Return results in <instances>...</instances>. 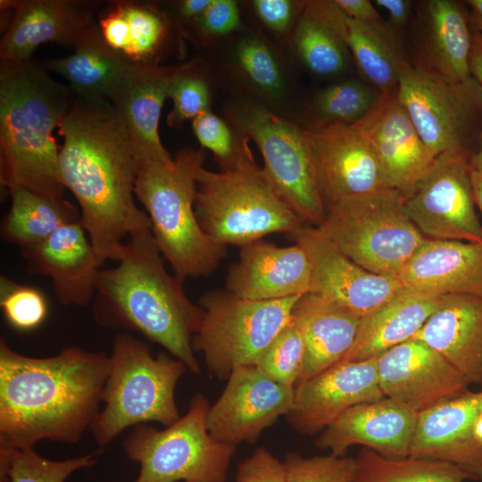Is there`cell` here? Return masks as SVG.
I'll return each instance as SVG.
<instances>
[{
    "instance_id": "13",
    "label": "cell",
    "mask_w": 482,
    "mask_h": 482,
    "mask_svg": "<svg viewBox=\"0 0 482 482\" xmlns=\"http://www.w3.org/2000/svg\"><path fill=\"white\" fill-rule=\"evenodd\" d=\"M471 170L465 154L440 155L415 190L404 197L410 219L427 238L482 242Z\"/></svg>"
},
{
    "instance_id": "17",
    "label": "cell",
    "mask_w": 482,
    "mask_h": 482,
    "mask_svg": "<svg viewBox=\"0 0 482 482\" xmlns=\"http://www.w3.org/2000/svg\"><path fill=\"white\" fill-rule=\"evenodd\" d=\"M103 5L85 0H1V10H12V19L0 40V60H31L44 43L74 47L97 23Z\"/></svg>"
},
{
    "instance_id": "14",
    "label": "cell",
    "mask_w": 482,
    "mask_h": 482,
    "mask_svg": "<svg viewBox=\"0 0 482 482\" xmlns=\"http://www.w3.org/2000/svg\"><path fill=\"white\" fill-rule=\"evenodd\" d=\"M303 128L325 207L343 198L389 187L371 144L353 124Z\"/></svg>"
},
{
    "instance_id": "1",
    "label": "cell",
    "mask_w": 482,
    "mask_h": 482,
    "mask_svg": "<svg viewBox=\"0 0 482 482\" xmlns=\"http://www.w3.org/2000/svg\"><path fill=\"white\" fill-rule=\"evenodd\" d=\"M58 132L61 179L79 204L80 223L101 264L118 262L122 240L152 227L133 199L137 162L128 131L108 99L75 96Z\"/></svg>"
},
{
    "instance_id": "40",
    "label": "cell",
    "mask_w": 482,
    "mask_h": 482,
    "mask_svg": "<svg viewBox=\"0 0 482 482\" xmlns=\"http://www.w3.org/2000/svg\"><path fill=\"white\" fill-rule=\"evenodd\" d=\"M378 96L356 80L332 84L314 98L312 110L316 120L313 124H353L370 111Z\"/></svg>"
},
{
    "instance_id": "47",
    "label": "cell",
    "mask_w": 482,
    "mask_h": 482,
    "mask_svg": "<svg viewBox=\"0 0 482 482\" xmlns=\"http://www.w3.org/2000/svg\"><path fill=\"white\" fill-rule=\"evenodd\" d=\"M237 482H287L285 464L260 447L238 464Z\"/></svg>"
},
{
    "instance_id": "16",
    "label": "cell",
    "mask_w": 482,
    "mask_h": 482,
    "mask_svg": "<svg viewBox=\"0 0 482 482\" xmlns=\"http://www.w3.org/2000/svg\"><path fill=\"white\" fill-rule=\"evenodd\" d=\"M287 237L305 252L312 269L311 292L363 317L403 285L398 277L372 273L342 253L320 226L303 225Z\"/></svg>"
},
{
    "instance_id": "38",
    "label": "cell",
    "mask_w": 482,
    "mask_h": 482,
    "mask_svg": "<svg viewBox=\"0 0 482 482\" xmlns=\"http://www.w3.org/2000/svg\"><path fill=\"white\" fill-rule=\"evenodd\" d=\"M95 463V454L52 461L34 447L0 449L1 482H65L75 471Z\"/></svg>"
},
{
    "instance_id": "32",
    "label": "cell",
    "mask_w": 482,
    "mask_h": 482,
    "mask_svg": "<svg viewBox=\"0 0 482 482\" xmlns=\"http://www.w3.org/2000/svg\"><path fill=\"white\" fill-rule=\"evenodd\" d=\"M73 49L66 57L42 63L48 71L63 77L75 96L108 99L130 63L107 45L98 23L82 36Z\"/></svg>"
},
{
    "instance_id": "51",
    "label": "cell",
    "mask_w": 482,
    "mask_h": 482,
    "mask_svg": "<svg viewBox=\"0 0 482 482\" xmlns=\"http://www.w3.org/2000/svg\"><path fill=\"white\" fill-rule=\"evenodd\" d=\"M465 3L470 7V22L482 33V0H468Z\"/></svg>"
},
{
    "instance_id": "46",
    "label": "cell",
    "mask_w": 482,
    "mask_h": 482,
    "mask_svg": "<svg viewBox=\"0 0 482 482\" xmlns=\"http://www.w3.org/2000/svg\"><path fill=\"white\" fill-rule=\"evenodd\" d=\"M251 3L260 21L279 36L292 34L303 4V1L294 0H253Z\"/></svg>"
},
{
    "instance_id": "18",
    "label": "cell",
    "mask_w": 482,
    "mask_h": 482,
    "mask_svg": "<svg viewBox=\"0 0 482 482\" xmlns=\"http://www.w3.org/2000/svg\"><path fill=\"white\" fill-rule=\"evenodd\" d=\"M371 144L389 187L410 195L433 168L436 157L418 134L397 91L380 94L353 124Z\"/></svg>"
},
{
    "instance_id": "19",
    "label": "cell",
    "mask_w": 482,
    "mask_h": 482,
    "mask_svg": "<svg viewBox=\"0 0 482 482\" xmlns=\"http://www.w3.org/2000/svg\"><path fill=\"white\" fill-rule=\"evenodd\" d=\"M378 376L385 397L415 412L469 391V384L437 352L411 338L378 357Z\"/></svg>"
},
{
    "instance_id": "25",
    "label": "cell",
    "mask_w": 482,
    "mask_h": 482,
    "mask_svg": "<svg viewBox=\"0 0 482 482\" xmlns=\"http://www.w3.org/2000/svg\"><path fill=\"white\" fill-rule=\"evenodd\" d=\"M175 70L176 65L130 64L108 98L128 131L136 162L173 158L161 141L158 127Z\"/></svg>"
},
{
    "instance_id": "8",
    "label": "cell",
    "mask_w": 482,
    "mask_h": 482,
    "mask_svg": "<svg viewBox=\"0 0 482 482\" xmlns=\"http://www.w3.org/2000/svg\"><path fill=\"white\" fill-rule=\"evenodd\" d=\"M325 209L320 227L342 253L375 274L398 277L427 239L410 219L404 196L390 187Z\"/></svg>"
},
{
    "instance_id": "43",
    "label": "cell",
    "mask_w": 482,
    "mask_h": 482,
    "mask_svg": "<svg viewBox=\"0 0 482 482\" xmlns=\"http://www.w3.org/2000/svg\"><path fill=\"white\" fill-rule=\"evenodd\" d=\"M192 129L201 147L210 150L220 170L236 166L242 150L243 137L211 110L192 120Z\"/></svg>"
},
{
    "instance_id": "6",
    "label": "cell",
    "mask_w": 482,
    "mask_h": 482,
    "mask_svg": "<svg viewBox=\"0 0 482 482\" xmlns=\"http://www.w3.org/2000/svg\"><path fill=\"white\" fill-rule=\"evenodd\" d=\"M235 167L219 172L202 167L196 179L195 212L214 243L244 246L274 233L291 234L304 225L278 194L243 136Z\"/></svg>"
},
{
    "instance_id": "9",
    "label": "cell",
    "mask_w": 482,
    "mask_h": 482,
    "mask_svg": "<svg viewBox=\"0 0 482 482\" xmlns=\"http://www.w3.org/2000/svg\"><path fill=\"white\" fill-rule=\"evenodd\" d=\"M209 407L206 397L197 394L187 413L165 428H134L123 450L139 464L135 482H227L236 446L212 436L206 422Z\"/></svg>"
},
{
    "instance_id": "28",
    "label": "cell",
    "mask_w": 482,
    "mask_h": 482,
    "mask_svg": "<svg viewBox=\"0 0 482 482\" xmlns=\"http://www.w3.org/2000/svg\"><path fill=\"white\" fill-rule=\"evenodd\" d=\"M412 338L442 355L469 385H482V297L446 295Z\"/></svg>"
},
{
    "instance_id": "55",
    "label": "cell",
    "mask_w": 482,
    "mask_h": 482,
    "mask_svg": "<svg viewBox=\"0 0 482 482\" xmlns=\"http://www.w3.org/2000/svg\"><path fill=\"white\" fill-rule=\"evenodd\" d=\"M481 413H482V406H481Z\"/></svg>"
},
{
    "instance_id": "7",
    "label": "cell",
    "mask_w": 482,
    "mask_h": 482,
    "mask_svg": "<svg viewBox=\"0 0 482 482\" xmlns=\"http://www.w3.org/2000/svg\"><path fill=\"white\" fill-rule=\"evenodd\" d=\"M188 370L163 352L154 356L149 345L129 335H118L109 355L103 403L91 429L96 443L110 444L129 427L157 422L168 427L179 418L175 388Z\"/></svg>"
},
{
    "instance_id": "34",
    "label": "cell",
    "mask_w": 482,
    "mask_h": 482,
    "mask_svg": "<svg viewBox=\"0 0 482 482\" xmlns=\"http://www.w3.org/2000/svg\"><path fill=\"white\" fill-rule=\"evenodd\" d=\"M11 205L1 224L2 237L27 252L62 226L80 220V212L63 197L42 195L23 187L9 188Z\"/></svg>"
},
{
    "instance_id": "48",
    "label": "cell",
    "mask_w": 482,
    "mask_h": 482,
    "mask_svg": "<svg viewBox=\"0 0 482 482\" xmlns=\"http://www.w3.org/2000/svg\"><path fill=\"white\" fill-rule=\"evenodd\" d=\"M347 17L362 21L378 22L382 18L369 0H335Z\"/></svg>"
},
{
    "instance_id": "15",
    "label": "cell",
    "mask_w": 482,
    "mask_h": 482,
    "mask_svg": "<svg viewBox=\"0 0 482 482\" xmlns=\"http://www.w3.org/2000/svg\"><path fill=\"white\" fill-rule=\"evenodd\" d=\"M227 380L206 418L210 434L220 442L253 444L293 405L295 387L270 378L255 366L236 368Z\"/></svg>"
},
{
    "instance_id": "31",
    "label": "cell",
    "mask_w": 482,
    "mask_h": 482,
    "mask_svg": "<svg viewBox=\"0 0 482 482\" xmlns=\"http://www.w3.org/2000/svg\"><path fill=\"white\" fill-rule=\"evenodd\" d=\"M346 19L335 0L303 1L292 44L298 60L312 74L329 78L345 69L350 53Z\"/></svg>"
},
{
    "instance_id": "53",
    "label": "cell",
    "mask_w": 482,
    "mask_h": 482,
    "mask_svg": "<svg viewBox=\"0 0 482 482\" xmlns=\"http://www.w3.org/2000/svg\"><path fill=\"white\" fill-rule=\"evenodd\" d=\"M469 162L471 170H482V134L480 136L478 149L470 156Z\"/></svg>"
},
{
    "instance_id": "50",
    "label": "cell",
    "mask_w": 482,
    "mask_h": 482,
    "mask_svg": "<svg viewBox=\"0 0 482 482\" xmlns=\"http://www.w3.org/2000/svg\"><path fill=\"white\" fill-rule=\"evenodd\" d=\"M469 70L472 79L482 93V33L472 35L471 48L469 58Z\"/></svg>"
},
{
    "instance_id": "4",
    "label": "cell",
    "mask_w": 482,
    "mask_h": 482,
    "mask_svg": "<svg viewBox=\"0 0 482 482\" xmlns=\"http://www.w3.org/2000/svg\"><path fill=\"white\" fill-rule=\"evenodd\" d=\"M74 100L42 62L0 60V179L8 189L63 197L54 131Z\"/></svg>"
},
{
    "instance_id": "44",
    "label": "cell",
    "mask_w": 482,
    "mask_h": 482,
    "mask_svg": "<svg viewBox=\"0 0 482 482\" xmlns=\"http://www.w3.org/2000/svg\"><path fill=\"white\" fill-rule=\"evenodd\" d=\"M283 462L287 482H354L358 469L356 458L331 453L308 458L288 453Z\"/></svg>"
},
{
    "instance_id": "54",
    "label": "cell",
    "mask_w": 482,
    "mask_h": 482,
    "mask_svg": "<svg viewBox=\"0 0 482 482\" xmlns=\"http://www.w3.org/2000/svg\"><path fill=\"white\" fill-rule=\"evenodd\" d=\"M474 434L478 441L482 445V413L478 415L475 421Z\"/></svg>"
},
{
    "instance_id": "12",
    "label": "cell",
    "mask_w": 482,
    "mask_h": 482,
    "mask_svg": "<svg viewBox=\"0 0 482 482\" xmlns=\"http://www.w3.org/2000/svg\"><path fill=\"white\" fill-rule=\"evenodd\" d=\"M397 96L426 146L436 158L465 154L482 93L471 79L452 82L425 65H408L402 72Z\"/></svg>"
},
{
    "instance_id": "20",
    "label": "cell",
    "mask_w": 482,
    "mask_h": 482,
    "mask_svg": "<svg viewBox=\"0 0 482 482\" xmlns=\"http://www.w3.org/2000/svg\"><path fill=\"white\" fill-rule=\"evenodd\" d=\"M383 397L378 357L338 362L295 387L294 403L286 416L297 432L314 435L351 407Z\"/></svg>"
},
{
    "instance_id": "2",
    "label": "cell",
    "mask_w": 482,
    "mask_h": 482,
    "mask_svg": "<svg viewBox=\"0 0 482 482\" xmlns=\"http://www.w3.org/2000/svg\"><path fill=\"white\" fill-rule=\"evenodd\" d=\"M109 355L67 347L36 358L0 342V449L42 440L74 444L103 403Z\"/></svg>"
},
{
    "instance_id": "36",
    "label": "cell",
    "mask_w": 482,
    "mask_h": 482,
    "mask_svg": "<svg viewBox=\"0 0 482 482\" xmlns=\"http://www.w3.org/2000/svg\"><path fill=\"white\" fill-rule=\"evenodd\" d=\"M346 38L362 75L378 87L380 94L397 91L400 76L409 63L393 29L383 21L370 22L347 17Z\"/></svg>"
},
{
    "instance_id": "24",
    "label": "cell",
    "mask_w": 482,
    "mask_h": 482,
    "mask_svg": "<svg viewBox=\"0 0 482 482\" xmlns=\"http://www.w3.org/2000/svg\"><path fill=\"white\" fill-rule=\"evenodd\" d=\"M311 287L309 259L295 243L278 246L261 239L244 245L226 277V290L257 301L302 296Z\"/></svg>"
},
{
    "instance_id": "5",
    "label": "cell",
    "mask_w": 482,
    "mask_h": 482,
    "mask_svg": "<svg viewBox=\"0 0 482 482\" xmlns=\"http://www.w3.org/2000/svg\"><path fill=\"white\" fill-rule=\"evenodd\" d=\"M205 156L203 147H183L171 160L137 162L135 195L151 220L162 255L182 280L209 276L227 254L226 246L205 235L195 212L196 179Z\"/></svg>"
},
{
    "instance_id": "45",
    "label": "cell",
    "mask_w": 482,
    "mask_h": 482,
    "mask_svg": "<svg viewBox=\"0 0 482 482\" xmlns=\"http://www.w3.org/2000/svg\"><path fill=\"white\" fill-rule=\"evenodd\" d=\"M241 12L237 1L212 0L204 12L184 31L183 37L194 34L202 41L224 37L237 31Z\"/></svg>"
},
{
    "instance_id": "21",
    "label": "cell",
    "mask_w": 482,
    "mask_h": 482,
    "mask_svg": "<svg viewBox=\"0 0 482 482\" xmlns=\"http://www.w3.org/2000/svg\"><path fill=\"white\" fill-rule=\"evenodd\" d=\"M482 390L467 391L418 413L409 456L451 463L482 482V445L474 434Z\"/></svg>"
},
{
    "instance_id": "42",
    "label": "cell",
    "mask_w": 482,
    "mask_h": 482,
    "mask_svg": "<svg viewBox=\"0 0 482 482\" xmlns=\"http://www.w3.org/2000/svg\"><path fill=\"white\" fill-rule=\"evenodd\" d=\"M0 306L6 321L21 331L37 328L46 320L48 303L41 291L0 278Z\"/></svg>"
},
{
    "instance_id": "30",
    "label": "cell",
    "mask_w": 482,
    "mask_h": 482,
    "mask_svg": "<svg viewBox=\"0 0 482 482\" xmlns=\"http://www.w3.org/2000/svg\"><path fill=\"white\" fill-rule=\"evenodd\" d=\"M292 315L302 329L304 341L303 363L297 386L345 356L356 338L362 317L313 293L299 298Z\"/></svg>"
},
{
    "instance_id": "41",
    "label": "cell",
    "mask_w": 482,
    "mask_h": 482,
    "mask_svg": "<svg viewBox=\"0 0 482 482\" xmlns=\"http://www.w3.org/2000/svg\"><path fill=\"white\" fill-rule=\"evenodd\" d=\"M303 356V332L292 315L287 324L261 356L255 367L270 378L282 385L295 387L302 372Z\"/></svg>"
},
{
    "instance_id": "37",
    "label": "cell",
    "mask_w": 482,
    "mask_h": 482,
    "mask_svg": "<svg viewBox=\"0 0 482 482\" xmlns=\"http://www.w3.org/2000/svg\"><path fill=\"white\" fill-rule=\"evenodd\" d=\"M356 460L354 482H465L469 479L451 463L411 456L392 459L365 447Z\"/></svg>"
},
{
    "instance_id": "10",
    "label": "cell",
    "mask_w": 482,
    "mask_h": 482,
    "mask_svg": "<svg viewBox=\"0 0 482 482\" xmlns=\"http://www.w3.org/2000/svg\"><path fill=\"white\" fill-rule=\"evenodd\" d=\"M227 116L238 134L255 143L281 198L304 224L320 226L326 209L303 128L251 96L229 104Z\"/></svg>"
},
{
    "instance_id": "26",
    "label": "cell",
    "mask_w": 482,
    "mask_h": 482,
    "mask_svg": "<svg viewBox=\"0 0 482 482\" xmlns=\"http://www.w3.org/2000/svg\"><path fill=\"white\" fill-rule=\"evenodd\" d=\"M22 253L34 270L50 278L62 304L86 306L96 295L101 262L80 220Z\"/></svg>"
},
{
    "instance_id": "3",
    "label": "cell",
    "mask_w": 482,
    "mask_h": 482,
    "mask_svg": "<svg viewBox=\"0 0 482 482\" xmlns=\"http://www.w3.org/2000/svg\"><path fill=\"white\" fill-rule=\"evenodd\" d=\"M151 229L124 245L118 265L99 272L94 316L99 324L137 331L199 373L193 337L203 310L187 296L183 281L165 269Z\"/></svg>"
},
{
    "instance_id": "22",
    "label": "cell",
    "mask_w": 482,
    "mask_h": 482,
    "mask_svg": "<svg viewBox=\"0 0 482 482\" xmlns=\"http://www.w3.org/2000/svg\"><path fill=\"white\" fill-rule=\"evenodd\" d=\"M96 20L107 45L132 65H162L182 48L183 36L163 4L109 1Z\"/></svg>"
},
{
    "instance_id": "39",
    "label": "cell",
    "mask_w": 482,
    "mask_h": 482,
    "mask_svg": "<svg viewBox=\"0 0 482 482\" xmlns=\"http://www.w3.org/2000/svg\"><path fill=\"white\" fill-rule=\"evenodd\" d=\"M205 63L198 59L176 65L168 98L172 109L167 126L179 129L203 112L211 110L212 91Z\"/></svg>"
},
{
    "instance_id": "35",
    "label": "cell",
    "mask_w": 482,
    "mask_h": 482,
    "mask_svg": "<svg viewBox=\"0 0 482 482\" xmlns=\"http://www.w3.org/2000/svg\"><path fill=\"white\" fill-rule=\"evenodd\" d=\"M233 73L250 94L270 109L287 103L290 79L280 55L261 34L245 31L230 51ZM274 111V110H273Z\"/></svg>"
},
{
    "instance_id": "33",
    "label": "cell",
    "mask_w": 482,
    "mask_h": 482,
    "mask_svg": "<svg viewBox=\"0 0 482 482\" xmlns=\"http://www.w3.org/2000/svg\"><path fill=\"white\" fill-rule=\"evenodd\" d=\"M426 18L427 67L452 82L470 81L469 12L455 1L429 0Z\"/></svg>"
},
{
    "instance_id": "52",
    "label": "cell",
    "mask_w": 482,
    "mask_h": 482,
    "mask_svg": "<svg viewBox=\"0 0 482 482\" xmlns=\"http://www.w3.org/2000/svg\"><path fill=\"white\" fill-rule=\"evenodd\" d=\"M471 180L476 205L482 216V170H471Z\"/></svg>"
},
{
    "instance_id": "11",
    "label": "cell",
    "mask_w": 482,
    "mask_h": 482,
    "mask_svg": "<svg viewBox=\"0 0 482 482\" xmlns=\"http://www.w3.org/2000/svg\"><path fill=\"white\" fill-rule=\"evenodd\" d=\"M300 297L257 301L228 290L209 291L200 299L203 316L193 348L204 354L209 371L219 379H228L236 368L256 366L290 320Z\"/></svg>"
},
{
    "instance_id": "27",
    "label": "cell",
    "mask_w": 482,
    "mask_h": 482,
    "mask_svg": "<svg viewBox=\"0 0 482 482\" xmlns=\"http://www.w3.org/2000/svg\"><path fill=\"white\" fill-rule=\"evenodd\" d=\"M398 278L428 293L482 297V242L427 238Z\"/></svg>"
},
{
    "instance_id": "23",
    "label": "cell",
    "mask_w": 482,
    "mask_h": 482,
    "mask_svg": "<svg viewBox=\"0 0 482 482\" xmlns=\"http://www.w3.org/2000/svg\"><path fill=\"white\" fill-rule=\"evenodd\" d=\"M418 413L387 397L356 404L320 432L316 445L344 456L350 446L360 445L378 454L408 457Z\"/></svg>"
},
{
    "instance_id": "29",
    "label": "cell",
    "mask_w": 482,
    "mask_h": 482,
    "mask_svg": "<svg viewBox=\"0 0 482 482\" xmlns=\"http://www.w3.org/2000/svg\"><path fill=\"white\" fill-rule=\"evenodd\" d=\"M445 297L403 286L382 305L362 317L352 347L339 362L377 358L411 339L443 305Z\"/></svg>"
},
{
    "instance_id": "49",
    "label": "cell",
    "mask_w": 482,
    "mask_h": 482,
    "mask_svg": "<svg viewBox=\"0 0 482 482\" xmlns=\"http://www.w3.org/2000/svg\"><path fill=\"white\" fill-rule=\"evenodd\" d=\"M377 6L387 12L391 22L396 26H403L409 20L411 2L409 0H376Z\"/></svg>"
}]
</instances>
